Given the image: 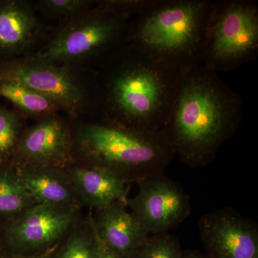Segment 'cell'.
<instances>
[{
  "mask_svg": "<svg viewBox=\"0 0 258 258\" xmlns=\"http://www.w3.org/2000/svg\"><path fill=\"white\" fill-rule=\"evenodd\" d=\"M92 118L140 132L161 130L184 73L127 42L95 69Z\"/></svg>",
  "mask_w": 258,
  "mask_h": 258,
  "instance_id": "1",
  "label": "cell"
},
{
  "mask_svg": "<svg viewBox=\"0 0 258 258\" xmlns=\"http://www.w3.org/2000/svg\"><path fill=\"white\" fill-rule=\"evenodd\" d=\"M242 118L240 95L201 64L184 73L161 132L174 155L191 168L216 157Z\"/></svg>",
  "mask_w": 258,
  "mask_h": 258,
  "instance_id": "2",
  "label": "cell"
},
{
  "mask_svg": "<svg viewBox=\"0 0 258 258\" xmlns=\"http://www.w3.org/2000/svg\"><path fill=\"white\" fill-rule=\"evenodd\" d=\"M212 1L155 0L132 19L127 42L181 73L202 64Z\"/></svg>",
  "mask_w": 258,
  "mask_h": 258,
  "instance_id": "3",
  "label": "cell"
},
{
  "mask_svg": "<svg viewBox=\"0 0 258 258\" xmlns=\"http://www.w3.org/2000/svg\"><path fill=\"white\" fill-rule=\"evenodd\" d=\"M71 123L76 161L105 168L127 184L164 174L174 157L161 131L132 130L94 118Z\"/></svg>",
  "mask_w": 258,
  "mask_h": 258,
  "instance_id": "4",
  "label": "cell"
},
{
  "mask_svg": "<svg viewBox=\"0 0 258 258\" xmlns=\"http://www.w3.org/2000/svg\"><path fill=\"white\" fill-rule=\"evenodd\" d=\"M132 19L108 0H97L91 9L57 23L33 55L55 64L95 70L127 43Z\"/></svg>",
  "mask_w": 258,
  "mask_h": 258,
  "instance_id": "5",
  "label": "cell"
},
{
  "mask_svg": "<svg viewBox=\"0 0 258 258\" xmlns=\"http://www.w3.org/2000/svg\"><path fill=\"white\" fill-rule=\"evenodd\" d=\"M0 75L16 80L55 103L71 122L92 118L96 72L29 55L0 62Z\"/></svg>",
  "mask_w": 258,
  "mask_h": 258,
  "instance_id": "6",
  "label": "cell"
},
{
  "mask_svg": "<svg viewBox=\"0 0 258 258\" xmlns=\"http://www.w3.org/2000/svg\"><path fill=\"white\" fill-rule=\"evenodd\" d=\"M258 53V5L253 0L212 2L202 64L218 74L254 60Z\"/></svg>",
  "mask_w": 258,
  "mask_h": 258,
  "instance_id": "7",
  "label": "cell"
},
{
  "mask_svg": "<svg viewBox=\"0 0 258 258\" xmlns=\"http://www.w3.org/2000/svg\"><path fill=\"white\" fill-rule=\"evenodd\" d=\"M82 207L37 204L1 225L3 248L32 255L52 250L82 216Z\"/></svg>",
  "mask_w": 258,
  "mask_h": 258,
  "instance_id": "8",
  "label": "cell"
},
{
  "mask_svg": "<svg viewBox=\"0 0 258 258\" xmlns=\"http://www.w3.org/2000/svg\"><path fill=\"white\" fill-rule=\"evenodd\" d=\"M137 184L138 194L125 204L149 235L170 232L189 217V195L174 180L160 174Z\"/></svg>",
  "mask_w": 258,
  "mask_h": 258,
  "instance_id": "9",
  "label": "cell"
},
{
  "mask_svg": "<svg viewBox=\"0 0 258 258\" xmlns=\"http://www.w3.org/2000/svg\"><path fill=\"white\" fill-rule=\"evenodd\" d=\"M76 161L74 128L58 113L28 126L10 164L17 168H66Z\"/></svg>",
  "mask_w": 258,
  "mask_h": 258,
  "instance_id": "10",
  "label": "cell"
},
{
  "mask_svg": "<svg viewBox=\"0 0 258 258\" xmlns=\"http://www.w3.org/2000/svg\"><path fill=\"white\" fill-rule=\"evenodd\" d=\"M199 229L210 258H258L257 225L233 209L204 215Z\"/></svg>",
  "mask_w": 258,
  "mask_h": 258,
  "instance_id": "11",
  "label": "cell"
},
{
  "mask_svg": "<svg viewBox=\"0 0 258 258\" xmlns=\"http://www.w3.org/2000/svg\"><path fill=\"white\" fill-rule=\"evenodd\" d=\"M51 30L33 2L0 0V62L35 53Z\"/></svg>",
  "mask_w": 258,
  "mask_h": 258,
  "instance_id": "12",
  "label": "cell"
},
{
  "mask_svg": "<svg viewBox=\"0 0 258 258\" xmlns=\"http://www.w3.org/2000/svg\"><path fill=\"white\" fill-rule=\"evenodd\" d=\"M91 212L100 240L120 258H134L150 236L125 201Z\"/></svg>",
  "mask_w": 258,
  "mask_h": 258,
  "instance_id": "13",
  "label": "cell"
},
{
  "mask_svg": "<svg viewBox=\"0 0 258 258\" xmlns=\"http://www.w3.org/2000/svg\"><path fill=\"white\" fill-rule=\"evenodd\" d=\"M64 169L81 205L91 211L101 210L128 198L127 183L105 168L76 161Z\"/></svg>",
  "mask_w": 258,
  "mask_h": 258,
  "instance_id": "14",
  "label": "cell"
},
{
  "mask_svg": "<svg viewBox=\"0 0 258 258\" xmlns=\"http://www.w3.org/2000/svg\"><path fill=\"white\" fill-rule=\"evenodd\" d=\"M15 168L35 203L83 208L64 168Z\"/></svg>",
  "mask_w": 258,
  "mask_h": 258,
  "instance_id": "15",
  "label": "cell"
},
{
  "mask_svg": "<svg viewBox=\"0 0 258 258\" xmlns=\"http://www.w3.org/2000/svg\"><path fill=\"white\" fill-rule=\"evenodd\" d=\"M0 97L14 106L27 119L35 122L58 113L54 102L19 81L0 75Z\"/></svg>",
  "mask_w": 258,
  "mask_h": 258,
  "instance_id": "16",
  "label": "cell"
},
{
  "mask_svg": "<svg viewBox=\"0 0 258 258\" xmlns=\"http://www.w3.org/2000/svg\"><path fill=\"white\" fill-rule=\"evenodd\" d=\"M100 243L90 211L70 229L52 249L50 258H99Z\"/></svg>",
  "mask_w": 258,
  "mask_h": 258,
  "instance_id": "17",
  "label": "cell"
},
{
  "mask_svg": "<svg viewBox=\"0 0 258 258\" xmlns=\"http://www.w3.org/2000/svg\"><path fill=\"white\" fill-rule=\"evenodd\" d=\"M35 205L18 169L10 163L0 164V225L14 220Z\"/></svg>",
  "mask_w": 258,
  "mask_h": 258,
  "instance_id": "18",
  "label": "cell"
},
{
  "mask_svg": "<svg viewBox=\"0 0 258 258\" xmlns=\"http://www.w3.org/2000/svg\"><path fill=\"white\" fill-rule=\"evenodd\" d=\"M28 126L20 112L0 104V164L12 160Z\"/></svg>",
  "mask_w": 258,
  "mask_h": 258,
  "instance_id": "19",
  "label": "cell"
},
{
  "mask_svg": "<svg viewBox=\"0 0 258 258\" xmlns=\"http://www.w3.org/2000/svg\"><path fill=\"white\" fill-rule=\"evenodd\" d=\"M97 0H39L34 6L39 15L58 23L91 9Z\"/></svg>",
  "mask_w": 258,
  "mask_h": 258,
  "instance_id": "20",
  "label": "cell"
},
{
  "mask_svg": "<svg viewBox=\"0 0 258 258\" xmlns=\"http://www.w3.org/2000/svg\"><path fill=\"white\" fill-rule=\"evenodd\" d=\"M179 239L170 232L149 236L134 258H181Z\"/></svg>",
  "mask_w": 258,
  "mask_h": 258,
  "instance_id": "21",
  "label": "cell"
},
{
  "mask_svg": "<svg viewBox=\"0 0 258 258\" xmlns=\"http://www.w3.org/2000/svg\"><path fill=\"white\" fill-rule=\"evenodd\" d=\"M52 250L44 252V253L32 254V255H21V254L10 253V252H7V251L3 249L0 252V258H50Z\"/></svg>",
  "mask_w": 258,
  "mask_h": 258,
  "instance_id": "22",
  "label": "cell"
},
{
  "mask_svg": "<svg viewBox=\"0 0 258 258\" xmlns=\"http://www.w3.org/2000/svg\"><path fill=\"white\" fill-rule=\"evenodd\" d=\"M99 258H120L100 240Z\"/></svg>",
  "mask_w": 258,
  "mask_h": 258,
  "instance_id": "23",
  "label": "cell"
},
{
  "mask_svg": "<svg viewBox=\"0 0 258 258\" xmlns=\"http://www.w3.org/2000/svg\"><path fill=\"white\" fill-rule=\"evenodd\" d=\"M181 258H210L207 254H204L195 249H187L183 250L182 257Z\"/></svg>",
  "mask_w": 258,
  "mask_h": 258,
  "instance_id": "24",
  "label": "cell"
},
{
  "mask_svg": "<svg viewBox=\"0 0 258 258\" xmlns=\"http://www.w3.org/2000/svg\"><path fill=\"white\" fill-rule=\"evenodd\" d=\"M3 237H2L1 225H0V252L3 250Z\"/></svg>",
  "mask_w": 258,
  "mask_h": 258,
  "instance_id": "25",
  "label": "cell"
}]
</instances>
